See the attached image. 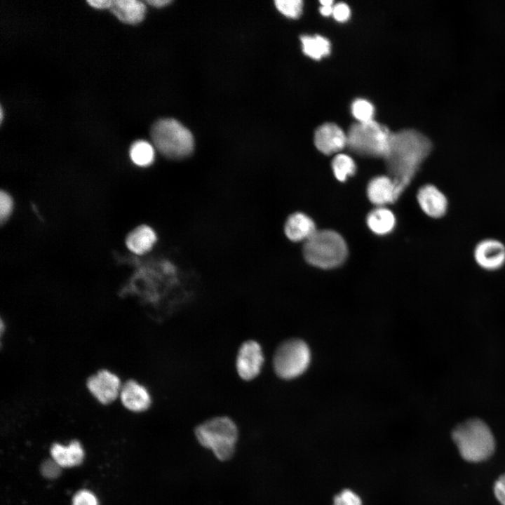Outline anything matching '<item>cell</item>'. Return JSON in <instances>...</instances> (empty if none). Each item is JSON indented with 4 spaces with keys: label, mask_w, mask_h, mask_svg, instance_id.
Instances as JSON below:
<instances>
[{
    "label": "cell",
    "mask_w": 505,
    "mask_h": 505,
    "mask_svg": "<svg viewBox=\"0 0 505 505\" xmlns=\"http://www.w3.org/2000/svg\"><path fill=\"white\" fill-rule=\"evenodd\" d=\"M417 200L422 212L431 219H442L449 211L450 201L447 194L433 184L420 187Z\"/></svg>",
    "instance_id": "8fae6325"
},
{
    "label": "cell",
    "mask_w": 505,
    "mask_h": 505,
    "mask_svg": "<svg viewBox=\"0 0 505 505\" xmlns=\"http://www.w3.org/2000/svg\"><path fill=\"white\" fill-rule=\"evenodd\" d=\"M452 438L461 457L478 463L489 459L495 450V440L490 427L478 418L469 419L454 427Z\"/></svg>",
    "instance_id": "7a4b0ae2"
},
{
    "label": "cell",
    "mask_w": 505,
    "mask_h": 505,
    "mask_svg": "<svg viewBox=\"0 0 505 505\" xmlns=\"http://www.w3.org/2000/svg\"><path fill=\"white\" fill-rule=\"evenodd\" d=\"M284 231L290 241L298 242L307 241L317 230L310 217L302 213H295L288 218Z\"/></svg>",
    "instance_id": "9a60e30c"
},
{
    "label": "cell",
    "mask_w": 505,
    "mask_h": 505,
    "mask_svg": "<svg viewBox=\"0 0 505 505\" xmlns=\"http://www.w3.org/2000/svg\"><path fill=\"white\" fill-rule=\"evenodd\" d=\"M109 9L120 21L135 25L143 20L146 6L138 0H113Z\"/></svg>",
    "instance_id": "2e32d148"
},
{
    "label": "cell",
    "mask_w": 505,
    "mask_h": 505,
    "mask_svg": "<svg viewBox=\"0 0 505 505\" xmlns=\"http://www.w3.org/2000/svg\"><path fill=\"white\" fill-rule=\"evenodd\" d=\"M119 398L126 409L133 412L146 411L152 403L147 388L135 379H128L123 384Z\"/></svg>",
    "instance_id": "4fadbf2b"
},
{
    "label": "cell",
    "mask_w": 505,
    "mask_h": 505,
    "mask_svg": "<svg viewBox=\"0 0 505 505\" xmlns=\"http://www.w3.org/2000/svg\"><path fill=\"white\" fill-rule=\"evenodd\" d=\"M366 222L374 234L382 236L392 231L396 225V217L390 210L379 206L368 213Z\"/></svg>",
    "instance_id": "d6986e66"
},
{
    "label": "cell",
    "mask_w": 505,
    "mask_h": 505,
    "mask_svg": "<svg viewBox=\"0 0 505 505\" xmlns=\"http://www.w3.org/2000/svg\"><path fill=\"white\" fill-rule=\"evenodd\" d=\"M72 505H98L96 497L87 490H82L75 494Z\"/></svg>",
    "instance_id": "484cf974"
},
{
    "label": "cell",
    "mask_w": 505,
    "mask_h": 505,
    "mask_svg": "<svg viewBox=\"0 0 505 505\" xmlns=\"http://www.w3.org/2000/svg\"><path fill=\"white\" fill-rule=\"evenodd\" d=\"M154 149L152 145L144 140L135 142L130 148V157L138 166L146 167L154 160Z\"/></svg>",
    "instance_id": "44dd1931"
},
{
    "label": "cell",
    "mask_w": 505,
    "mask_h": 505,
    "mask_svg": "<svg viewBox=\"0 0 505 505\" xmlns=\"http://www.w3.org/2000/svg\"><path fill=\"white\" fill-rule=\"evenodd\" d=\"M156 241L154 231L147 225H142L131 231L126 238V245L133 252L142 255L150 250Z\"/></svg>",
    "instance_id": "ac0fdd59"
},
{
    "label": "cell",
    "mask_w": 505,
    "mask_h": 505,
    "mask_svg": "<svg viewBox=\"0 0 505 505\" xmlns=\"http://www.w3.org/2000/svg\"><path fill=\"white\" fill-rule=\"evenodd\" d=\"M13 210V200L6 191H1L0 194V219L4 222L10 216Z\"/></svg>",
    "instance_id": "4316f807"
},
{
    "label": "cell",
    "mask_w": 505,
    "mask_h": 505,
    "mask_svg": "<svg viewBox=\"0 0 505 505\" xmlns=\"http://www.w3.org/2000/svg\"><path fill=\"white\" fill-rule=\"evenodd\" d=\"M333 505H346V504L340 501L337 499L335 498L333 499Z\"/></svg>",
    "instance_id": "e575fe53"
},
{
    "label": "cell",
    "mask_w": 505,
    "mask_h": 505,
    "mask_svg": "<svg viewBox=\"0 0 505 505\" xmlns=\"http://www.w3.org/2000/svg\"><path fill=\"white\" fill-rule=\"evenodd\" d=\"M432 147L428 137L414 129L391 133L389 148L384 159L399 196L429 156Z\"/></svg>",
    "instance_id": "6da1fadb"
},
{
    "label": "cell",
    "mask_w": 505,
    "mask_h": 505,
    "mask_svg": "<svg viewBox=\"0 0 505 505\" xmlns=\"http://www.w3.org/2000/svg\"><path fill=\"white\" fill-rule=\"evenodd\" d=\"M87 3L92 7L100 9L110 8L112 0H88Z\"/></svg>",
    "instance_id": "4dcf8cb0"
},
{
    "label": "cell",
    "mask_w": 505,
    "mask_h": 505,
    "mask_svg": "<svg viewBox=\"0 0 505 505\" xmlns=\"http://www.w3.org/2000/svg\"><path fill=\"white\" fill-rule=\"evenodd\" d=\"M351 112L359 123H365L373 120L375 108L369 101L358 98L353 102Z\"/></svg>",
    "instance_id": "603a6c76"
},
{
    "label": "cell",
    "mask_w": 505,
    "mask_h": 505,
    "mask_svg": "<svg viewBox=\"0 0 505 505\" xmlns=\"http://www.w3.org/2000/svg\"><path fill=\"white\" fill-rule=\"evenodd\" d=\"M367 195L369 200L379 207L393 203L399 198L393 180L385 175L375 177L370 181Z\"/></svg>",
    "instance_id": "5bb4252c"
},
{
    "label": "cell",
    "mask_w": 505,
    "mask_h": 505,
    "mask_svg": "<svg viewBox=\"0 0 505 505\" xmlns=\"http://www.w3.org/2000/svg\"><path fill=\"white\" fill-rule=\"evenodd\" d=\"M264 363V355L259 342L250 339L241 345L236 356V368L243 380L250 381L257 377Z\"/></svg>",
    "instance_id": "30bf717a"
},
{
    "label": "cell",
    "mask_w": 505,
    "mask_h": 505,
    "mask_svg": "<svg viewBox=\"0 0 505 505\" xmlns=\"http://www.w3.org/2000/svg\"><path fill=\"white\" fill-rule=\"evenodd\" d=\"M0 113H1V116H0V118H1V121L2 119H3V111H2V109H1V112H0Z\"/></svg>",
    "instance_id": "d590c367"
},
{
    "label": "cell",
    "mask_w": 505,
    "mask_h": 505,
    "mask_svg": "<svg viewBox=\"0 0 505 505\" xmlns=\"http://www.w3.org/2000/svg\"><path fill=\"white\" fill-rule=\"evenodd\" d=\"M50 453L53 459L61 467L78 466L84 457L83 450L81 444L76 440L72 441L68 446L55 443L51 447Z\"/></svg>",
    "instance_id": "e0dca14e"
},
{
    "label": "cell",
    "mask_w": 505,
    "mask_h": 505,
    "mask_svg": "<svg viewBox=\"0 0 505 505\" xmlns=\"http://www.w3.org/2000/svg\"><path fill=\"white\" fill-rule=\"evenodd\" d=\"M41 473L46 478L54 479L61 473V466L53 459H47L41 466Z\"/></svg>",
    "instance_id": "d4e9b609"
},
{
    "label": "cell",
    "mask_w": 505,
    "mask_h": 505,
    "mask_svg": "<svg viewBox=\"0 0 505 505\" xmlns=\"http://www.w3.org/2000/svg\"><path fill=\"white\" fill-rule=\"evenodd\" d=\"M170 0H148L147 3L154 7H162L170 3Z\"/></svg>",
    "instance_id": "1f68e13d"
},
{
    "label": "cell",
    "mask_w": 505,
    "mask_h": 505,
    "mask_svg": "<svg viewBox=\"0 0 505 505\" xmlns=\"http://www.w3.org/2000/svg\"><path fill=\"white\" fill-rule=\"evenodd\" d=\"M312 360L313 353L306 341L301 338H290L282 342L275 350L274 371L283 380H294L308 371Z\"/></svg>",
    "instance_id": "5b68a950"
},
{
    "label": "cell",
    "mask_w": 505,
    "mask_h": 505,
    "mask_svg": "<svg viewBox=\"0 0 505 505\" xmlns=\"http://www.w3.org/2000/svg\"><path fill=\"white\" fill-rule=\"evenodd\" d=\"M303 253L306 261L314 267L330 269L341 265L348 250L343 237L332 230L316 231L305 241Z\"/></svg>",
    "instance_id": "277c9868"
},
{
    "label": "cell",
    "mask_w": 505,
    "mask_h": 505,
    "mask_svg": "<svg viewBox=\"0 0 505 505\" xmlns=\"http://www.w3.org/2000/svg\"><path fill=\"white\" fill-rule=\"evenodd\" d=\"M493 492L494 497L501 505H505V473L495 481Z\"/></svg>",
    "instance_id": "f546056e"
},
{
    "label": "cell",
    "mask_w": 505,
    "mask_h": 505,
    "mask_svg": "<svg viewBox=\"0 0 505 505\" xmlns=\"http://www.w3.org/2000/svg\"><path fill=\"white\" fill-rule=\"evenodd\" d=\"M391 132L372 120L353 124L347 134V146L356 154L384 158L388 152Z\"/></svg>",
    "instance_id": "52a82bcc"
},
{
    "label": "cell",
    "mask_w": 505,
    "mask_h": 505,
    "mask_svg": "<svg viewBox=\"0 0 505 505\" xmlns=\"http://www.w3.org/2000/svg\"><path fill=\"white\" fill-rule=\"evenodd\" d=\"M350 14V8L345 3L340 2L333 6L332 15L338 22L346 21L349 18Z\"/></svg>",
    "instance_id": "f1b7e54d"
},
{
    "label": "cell",
    "mask_w": 505,
    "mask_h": 505,
    "mask_svg": "<svg viewBox=\"0 0 505 505\" xmlns=\"http://www.w3.org/2000/svg\"><path fill=\"white\" fill-rule=\"evenodd\" d=\"M300 41L304 53L312 59L320 60L330 53V41L321 35H304Z\"/></svg>",
    "instance_id": "ffe728a7"
},
{
    "label": "cell",
    "mask_w": 505,
    "mask_h": 505,
    "mask_svg": "<svg viewBox=\"0 0 505 505\" xmlns=\"http://www.w3.org/2000/svg\"><path fill=\"white\" fill-rule=\"evenodd\" d=\"M151 137L159 152L169 159L187 157L194 149L191 133L173 119H163L155 122L152 127Z\"/></svg>",
    "instance_id": "8992f818"
},
{
    "label": "cell",
    "mask_w": 505,
    "mask_h": 505,
    "mask_svg": "<svg viewBox=\"0 0 505 505\" xmlns=\"http://www.w3.org/2000/svg\"><path fill=\"white\" fill-rule=\"evenodd\" d=\"M319 11L323 16H329L332 14L333 6L332 5L321 6Z\"/></svg>",
    "instance_id": "d6a6232c"
},
{
    "label": "cell",
    "mask_w": 505,
    "mask_h": 505,
    "mask_svg": "<svg viewBox=\"0 0 505 505\" xmlns=\"http://www.w3.org/2000/svg\"><path fill=\"white\" fill-rule=\"evenodd\" d=\"M314 144L321 152L330 155L347 145V135L337 124L325 123L316 130Z\"/></svg>",
    "instance_id": "7c38bea8"
},
{
    "label": "cell",
    "mask_w": 505,
    "mask_h": 505,
    "mask_svg": "<svg viewBox=\"0 0 505 505\" xmlns=\"http://www.w3.org/2000/svg\"><path fill=\"white\" fill-rule=\"evenodd\" d=\"M473 258L485 271L499 270L505 266V243L496 238H484L474 245Z\"/></svg>",
    "instance_id": "9c48e42d"
},
{
    "label": "cell",
    "mask_w": 505,
    "mask_h": 505,
    "mask_svg": "<svg viewBox=\"0 0 505 505\" xmlns=\"http://www.w3.org/2000/svg\"><path fill=\"white\" fill-rule=\"evenodd\" d=\"M86 385L98 403L109 405L119 397L123 384L116 374L107 369H101L88 378Z\"/></svg>",
    "instance_id": "ba28073f"
},
{
    "label": "cell",
    "mask_w": 505,
    "mask_h": 505,
    "mask_svg": "<svg viewBox=\"0 0 505 505\" xmlns=\"http://www.w3.org/2000/svg\"><path fill=\"white\" fill-rule=\"evenodd\" d=\"M336 499L346 505H363L361 498L350 489H344L335 496Z\"/></svg>",
    "instance_id": "83f0119b"
},
{
    "label": "cell",
    "mask_w": 505,
    "mask_h": 505,
    "mask_svg": "<svg viewBox=\"0 0 505 505\" xmlns=\"http://www.w3.org/2000/svg\"><path fill=\"white\" fill-rule=\"evenodd\" d=\"M274 3L277 9L288 18H297L302 14L303 2L301 0H276Z\"/></svg>",
    "instance_id": "cb8c5ba5"
},
{
    "label": "cell",
    "mask_w": 505,
    "mask_h": 505,
    "mask_svg": "<svg viewBox=\"0 0 505 505\" xmlns=\"http://www.w3.org/2000/svg\"><path fill=\"white\" fill-rule=\"evenodd\" d=\"M194 433L200 445L211 450L217 459L226 461L234 454L238 431L230 417L208 419L198 425Z\"/></svg>",
    "instance_id": "3957f363"
},
{
    "label": "cell",
    "mask_w": 505,
    "mask_h": 505,
    "mask_svg": "<svg viewBox=\"0 0 505 505\" xmlns=\"http://www.w3.org/2000/svg\"><path fill=\"white\" fill-rule=\"evenodd\" d=\"M332 168L335 177L343 182L356 173V166L351 157L339 154L332 161Z\"/></svg>",
    "instance_id": "7402d4cb"
},
{
    "label": "cell",
    "mask_w": 505,
    "mask_h": 505,
    "mask_svg": "<svg viewBox=\"0 0 505 505\" xmlns=\"http://www.w3.org/2000/svg\"><path fill=\"white\" fill-rule=\"evenodd\" d=\"M320 4L321 6H328V5H332L333 1L332 0H322L320 1Z\"/></svg>",
    "instance_id": "836d02e7"
}]
</instances>
